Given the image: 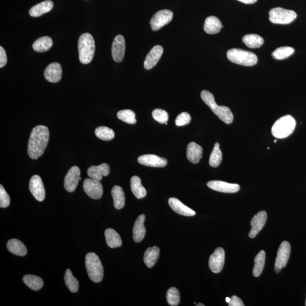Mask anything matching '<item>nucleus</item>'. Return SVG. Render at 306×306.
Segmentation results:
<instances>
[{
  "mask_svg": "<svg viewBox=\"0 0 306 306\" xmlns=\"http://www.w3.org/2000/svg\"><path fill=\"white\" fill-rule=\"evenodd\" d=\"M291 252V245L287 241L281 243L278 248L276 257L275 270L276 273L280 272L282 268L287 266Z\"/></svg>",
  "mask_w": 306,
  "mask_h": 306,
  "instance_id": "nucleus-8",
  "label": "nucleus"
},
{
  "mask_svg": "<svg viewBox=\"0 0 306 306\" xmlns=\"http://www.w3.org/2000/svg\"><path fill=\"white\" fill-rule=\"evenodd\" d=\"M267 219V214L265 211L258 213L252 219L251 222V230L249 233V237L251 238L256 237L259 232L263 228Z\"/></svg>",
  "mask_w": 306,
  "mask_h": 306,
  "instance_id": "nucleus-15",
  "label": "nucleus"
},
{
  "mask_svg": "<svg viewBox=\"0 0 306 306\" xmlns=\"http://www.w3.org/2000/svg\"><path fill=\"white\" fill-rule=\"evenodd\" d=\"M117 116L121 121L129 124H135L137 122L135 113L131 109L120 111L118 112Z\"/></svg>",
  "mask_w": 306,
  "mask_h": 306,
  "instance_id": "nucleus-39",
  "label": "nucleus"
},
{
  "mask_svg": "<svg viewBox=\"0 0 306 306\" xmlns=\"http://www.w3.org/2000/svg\"><path fill=\"white\" fill-rule=\"evenodd\" d=\"M11 204V199L2 185H0V207L5 208Z\"/></svg>",
  "mask_w": 306,
  "mask_h": 306,
  "instance_id": "nucleus-42",
  "label": "nucleus"
},
{
  "mask_svg": "<svg viewBox=\"0 0 306 306\" xmlns=\"http://www.w3.org/2000/svg\"><path fill=\"white\" fill-rule=\"evenodd\" d=\"M54 7V3L51 0L39 3L30 9L29 15L32 17H39L51 11Z\"/></svg>",
  "mask_w": 306,
  "mask_h": 306,
  "instance_id": "nucleus-23",
  "label": "nucleus"
},
{
  "mask_svg": "<svg viewBox=\"0 0 306 306\" xmlns=\"http://www.w3.org/2000/svg\"><path fill=\"white\" fill-rule=\"evenodd\" d=\"M229 306H244V303L237 296L233 295L231 298V301L229 303Z\"/></svg>",
  "mask_w": 306,
  "mask_h": 306,
  "instance_id": "nucleus-45",
  "label": "nucleus"
},
{
  "mask_svg": "<svg viewBox=\"0 0 306 306\" xmlns=\"http://www.w3.org/2000/svg\"><path fill=\"white\" fill-rule=\"evenodd\" d=\"M166 299L169 305L178 306L180 302V294L178 289L174 287L169 288L166 294Z\"/></svg>",
  "mask_w": 306,
  "mask_h": 306,
  "instance_id": "nucleus-40",
  "label": "nucleus"
},
{
  "mask_svg": "<svg viewBox=\"0 0 306 306\" xmlns=\"http://www.w3.org/2000/svg\"><path fill=\"white\" fill-rule=\"evenodd\" d=\"M203 149L200 145L194 142L189 143L187 146V157L192 164H198L202 158Z\"/></svg>",
  "mask_w": 306,
  "mask_h": 306,
  "instance_id": "nucleus-24",
  "label": "nucleus"
},
{
  "mask_svg": "<svg viewBox=\"0 0 306 306\" xmlns=\"http://www.w3.org/2000/svg\"><path fill=\"white\" fill-rule=\"evenodd\" d=\"M227 57L230 61L235 64L251 66L257 64L258 57L254 53L237 48L229 50Z\"/></svg>",
  "mask_w": 306,
  "mask_h": 306,
  "instance_id": "nucleus-6",
  "label": "nucleus"
},
{
  "mask_svg": "<svg viewBox=\"0 0 306 306\" xmlns=\"http://www.w3.org/2000/svg\"><path fill=\"white\" fill-rule=\"evenodd\" d=\"M222 160V153L219 149V143H215L214 150L211 153L210 158H209V165L213 168H217Z\"/></svg>",
  "mask_w": 306,
  "mask_h": 306,
  "instance_id": "nucleus-37",
  "label": "nucleus"
},
{
  "mask_svg": "<svg viewBox=\"0 0 306 306\" xmlns=\"http://www.w3.org/2000/svg\"><path fill=\"white\" fill-rule=\"evenodd\" d=\"M62 68L58 62H53L45 69V77L48 81L56 83L61 81L62 77Z\"/></svg>",
  "mask_w": 306,
  "mask_h": 306,
  "instance_id": "nucleus-18",
  "label": "nucleus"
},
{
  "mask_svg": "<svg viewBox=\"0 0 306 306\" xmlns=\"http://www.w3.org/2000/svg\"><path fill=\"white\" fill-rule=\"evenodd\" d=\"M131 187L133 194L138 199L144 198L147 194L145 188L141 184V179L138 176H134L131 178Z\"/></svg>",
  "mask_w": 306,
  "mask_h": 306,
  "instance_id": "nucleus-30",
  "label": "nucleus"
},
{
  "mask_svg": "<svg viewBox=\"0 0 306 306\" xmlns=\"http://www.w3.org/2000/svg\"><path fill=\"white\" fill-rule=\"evenodd\" d=\"M29 189L36 200L43 201L46 197V191L42 179L39 175L32 176L30 181Z\"/></svg>",
  "mask_w": 306,
  "mask_h": 306,
  "instance_id": "nucleus-13",
  "label": "nucleus"
},
{
  "mask_svg": "<svg viewBox=\"0 0 306 306\" xmlns=\"http://www.w3.org/2000/svg\"><path fill=\"white\" fill-rule=\"evenodd\" d=\"M160 250L157 246L149 247L145 252L144 260L148 268H152L157 261Z\"/></svg>",
  "mask_w": 306,
  "mask_h": 306,
  "instance_id": "nucleus-29",
  "label": "nucleus"
},
{
  "mask_svg": "<svg viewBox=\"0 0 306 306\" xmlns=\"http://www.w3.org/2000/svg\"><path fill=\"white\" fill-rule=\"evenodd\" d=\"M225 253L224 249L218 247L215 249L214 254L211 255L209 260V266L211 270L214 274H218L224 267Z\"/></svg>",
  "mask_w": 306,
  "mask_h": 306,
  "instance_id": "nucleus-12",
  "label": "nucleus"
},
{
  "mask_svg": "<svg viewBox=\"0 0 306 306\" xmlns=\"http://www.w3.org/2000/svg\"><path fill=\"white\" fill-rule=\"evenodd\" d=\"M173 18V13L169 10H162L153 16L150 23L153 31H158L168 23Z\"/></svg>",
  "mask_w": 306,
  "mask_h": 306,
  "instance_id": "nucleus-9",
  "label": "nucleus"
},
{
  "mask_svg": "<svg viewBox=\"0 0 306 306\" xmlns=\"http://www.w3.org/2000/svg\"><path fill=\"white\" fill-rule=\"evenodd\" d=\"M111 195L114 199L115 208L121 209L124 208L125 204V198L122 188L119 185L114 186L112 189Z\"/></svg>",
  "mask_w": 306,
  "mask_h": 306,
  "instance_id": "nucleus-28",
  "label": "nucleus"
},
{
  "mask_svg": "<svg viewBox=\"0 0 306 306\" xmlns=\"http://www.w3.org/2000/svg\"><path fill=\"white\" fill-rule=\"evenodd\" d=\"M83 187L86 194L92 199H101L104 194V189L101 182L95 179H86Z\"/></svg>",
  "mask_w": 306,
  "mask_h": 306,
  "instance_id": "nucleus-10",
  "label": "nucleus"
},
{
  "mask_svg": "<svg viewBox=\"0 0 306 306\" xmlns=\"http://www.w3.org/2000/svg\"><path fill=\"white\" fill-rule=\"evenodd\" d=\"M269 20L275 24L287 25L293 22L297 18V14L291 10L275 8L269 13Z\"/></svg>",
  "mask_w": 306,
  "mask_h": 306,
  "instance_id": "nucleus-7",
  "label": "nucleus"
},
{
  "mask_svg": "<svg viewBox=\"0 0 306 306\" xmlns=\"http://www.w3.org/2000/svg\"><path fill=\"white\" fill-rule=\"evenodd\" d=\"M85 265L89 277L95 283L102 280L104 275V267L101 260L95 253H89L86 256Z\"/></svg>",
  "mask_w": 306,
  "mask_h": 306,
  "instance_id": "nucleus-5",
  "label": "nucleus"
},
{
  "mask_svg": "<svg viewBox=\"0 0 306 306\" xmlns=\"http://www.w3.org/2000/svg\"><path fill=\"white\" fill-rule=\"evenodd\" d=\"M165 124L166 125H168V122H165Z\"/></svg>",
  "mask_w": 306,
  "mask_h": 306,
  "instance_id": "nucleus-49",
  "label": "nucleus"
},
{
  "mask_svg": "<svg viewBox=\"0 0 306 306\" xmlns=\"http://www.w3.org/2000/svg\"><path fill=\"white\" fill-rule=\"evenodd\" d=\"M201 97L205 104L209 106L212 111L226 124H231L234 120V116L230 109L226 106H219L216 104L214 95L208 91H203Z\"/></svg>",
  "mask_w": 306,
  "mask_h": 306,
  "instance_id": "nucleus-2",
  "label": "nucleus"
},
{
  "mask_svg": "<svg viewBox=\"0 0 306 306\" xmlns=\"http://www.w3.org/2000/svg\"><path fill=\"white\" fill-rule=\"evenodd\" d=\"M196 306H204V305L202 304H199L198 305H196Z\"/></svg>",
  "mask_w": 306,
  "mask_h": 306,
  "instance_id": "nucleus-48",
  "label": "nucleus"
},
{
  "mask_svg": "<svg viewBox=\"0 0 306 306\" xmlns=\"http://www.w3.org/2000/svg\"><path fill=\"white\" fill-rule=\"evenodd\" d=\"M163 52H164V48L161 46H154L146 56L144 62L145 68L150 70L154 67L160 60Z\"/></svg>",
  "mask_w": 306,
  "mask_h": 306,
  "instance_id": "nucleus-19",
  "label": "nucleus"
},
{
  "mask_svg": "<svg viewBox=\"0 0 306 306\" xmlns=\"http://www.w3.org/2000/svg\"><path fill=\"white\" fill-rule=\"evenodd\" d=\"M294 52V49L291 46H281L273 52L272 56L276 60H284L293 54Z\"/></svg>",
  "mask_w": 306,
  "mask_h": 306,
  "instance_id": "nucleus-38",
  "label": "nucleus"
},
{
  "mask_svg": "<svg viewBox=\"0 0 306 306\" xmlns=\"http://www.w3.org/2000/svg\"><path fill=\"white\" fill-rule=\"evenodd\" d=\"M231 301V298H230L229 297L226 298V302H228V304Z\"/></svg>",
  "mask_w": 306,
  "mask_h": 306,
  "instance_id": "nucleus-47",
  "label": "nucleus"
},
{
  "mask_svg": "<svg viewBox=\"0 0 306 306\" xmlns=\"http://www.w3.org/2000/svg\"><path fill=\"white\" fill-rule=\"evenodd\" d=\"M138 162L141 165L153 168H164L168 164L166 158L154 154H146L139 157Z\"/></svg>",
  "mask_w": 306,
  "mask_h": 306,
  "instance_id": "nucleus-17",
  "label": "nucleus"
},
{
  "mask_svg": "<svg viewBox=\"0 0 306 306\" xmlns=\"http://www.w3.org/2000/svg\"><path fill=\"white\" fill-rule=\"evenodd\" d=\"M49 139L48 128L45 125L36 126L31 131L28 144L30 158L37 159L43 154Z\"/></svg>",
  "mask_w": 306,
  "mask_h": 306,
  "instance_id": "nucleus-1",
  "label": "nucleus"
},
{
  "mask_svg": "<svg viewBox=\"0 0 306 306\" xmlns=\"http://www.w3.org/2000/svg\"><path fill=\"white\" fill-rule=\"evenodd\" d=\"M7 248L12 254L19 257H24L28 253L25 245L16 239H12L8 241Z\"/></svg>",
  "mask_w": 306,
  "mask_h": 306,
  "instance_id": "nucleus-26",
  "label": "nucleus"
},
{
  "mask_svg": "<svg viewBox=\"0 0 306 306\" xmlns=\"http://www.w3.org/2000/svg\"><path fill=\"white\" fill-rule=\"evenodd\" d=\"M23 281L26 286L32 291H37L43 287L44 282L43 279L35 275H27L23 277Z\"/></svg>",
  "mask_w": 306,
  "mask_h": 306,
  "instance_id": "nucleus-32",
  "label": "nucleus"
},
{
  "mask_svg": "<svg viewBox=\"0 0 306 306\" xmlns=\"http://www.w3.org/2000/svg\"><path fill=\"white\" fill-rule=\"evenodd\" d=\"M64 280L66 286L69 289L70 291L76 292L78 291L79 282L77 279L73 275L71 271L69 269H68L65 272Z\"/></svg>",
  "mask_w": 306,
  "mask_h": 306,
  "instance_id": "nucleus-36",
  "label": "nucleus"
},
{
  "mask_svg": "<svg viewBox=\"0 0 306 306\" xmlns=\"http://www.w3.org/2000/svg\"><path fill=\"white\" fill-rule=\"evenodd\" d=\"M79 59L83 64L91 63L94 58L95 45L94 38L89 33L81 35L78 40Z\"/></svg>",
  "mask_w": 306,
  "mask_h": 306,
  "instance_id": "nucleus-3",
  "label": "nucleus"
},
{
  "mask_svg": "<svg viewBox=\"0 0 306 306\" xmlns=\"http://www.w3.org/2000/svg\"><path fill=\"white\" fill-rule=\"evenodd\" d=\"M81 171L77 166H75L69 169L64 179V187L69 192H73L77 187L80 177Z\"/></svg>",
  "mask_w": 306,
  "mask_h": 306,
  "instance_id": "nucleus-11",
  "label": "nucleus"
},
{
  "mask_svg": "<svg viewBox=\"0 0 306 306\" xmlns=\"http://www.w3.org/2000/svg\"><path fill=\"white\" fill-rule=\"evenodd\" d=\"M95 134L98 138L104 141H110L115 138V133L107 126H101L96 128Z\"/></svg>",
  "mask_w": 306,
  "mask_h": 306,
  "instance_id": "nucleus-35",
  "label": "nucleus"
},
{
  "mask_svg": "<svg viewBox=\"0 0 306 306\" xmlns=\"http://www.w3.org/2000/svg\"><path fill=\"white\" fill-rule=\"evenodd\" d=\"M152 116L155 121L161 124H165L168 120V113L162 109H155L152 112Z\"/></svg>",
  "mask_w": 306,
  "mask_h": 306,
  "instance_id": "nucleus-41",
  "label": "nucleus"
},
{
  "mask_svg": "<svg viewBox=\"0 0 306 306\" xmlns=\"http://www.w3.org/2000/svg\"><path fill=\"white\" fill-rule=\"evenodd\" d=\"M125 51V42L124 36H116L112 46V56L116 62H121L124 59Z\"/></svg>",
  "mask_w": 306,
  "mask_h": 306,
  "instance_id": "nucleus-14",
  "label": "nucleus"
},
{
  "mask_svg": "<svg viewBox=\"0 0 306 306\" xmlns=\"http://www.w3.org/2000/svg\"><path fill=\"white\" fill-rule=\"evenodd\" d=\"M243 42L251 48H259L263 45L264 39L257 34H247L243 38Z\"/></svg>",
  "mask_w": 306,
  "mask_h": 306,
  "instance_id": "nucleus-33",
  "label": "nucleus"
},
{
  "mask_svg": "<svg viewBox=\"0 0 306 306\" xmlns=\"http://www.w3.org/2000/svg\"><path fill=\"white\" fill-rule=\"evenodd\" d=\"M274 142H277V140H275Z\"/></svg>",
  "mask_w": 306,
  "mask_h": 306,
  "instance_id": "nucleus-50",
  "label": "nucleus"
},
{
  "mask_svg": "<svg viewBox=\"0 0 306 306\" xmlns=\"http://www.w3.org/2000/svg\"><path fill=\"white\" fill-rule=\"evenodd\" d=\"M105 238L109 247L117 248L122 245L121 236L114 229L109 228L106 230Z\"/></svg>",
  "mask_w": 306,
  "mask_h": 306,
  "instance_id": "nucleus-27",
  "label": "nucleus"
},
{
  "mask_svg": "<svg viewBox=\"0 0 306 306\" xmlns=\"http://www.w3.org/2000/svg\"><path fill=\"white\" fill-rule=\"evenodd\" d=\"M53 46L52 39L49 36H43L39 38L32 45L33 49L37 52L48 51Z\"/></svg>",
  "mask_w": 306,
  "mask_h": 306,
  "instance_id": "nucleus-31",
  "label": "nucleus"
},
{
  "mask_svg": "<svg viewBox=\"0 0 306 306\" xmlns=\"http://www.w3.org/2000/svg\"><path fill=\"white\" fill-rule=\"evenodd\" d=\"M295 126L296 122L292 116H284L277 120L272 126V135L277 138H287L293 133Z\"/></svg>",
  "mask_w": 306,
  "mask_h": 306,
  "instance_id": "nucleus-4",
  "label": "nucleus"
},
{
  "mask_svg": "<svg viewBox=\"0 0 306 306\" xmlns=\"http://www.w3.org/2000/svg\"><path fill=\"white\" fill-rule=\"evenodd\" d=\"M238 1L245 3L246 4H252L257 2L258 0H238Z\"/></svg>",
  "mask_w": 306,
  "mask_h": 306,
  "instance_id": "nucleus-46",
  "label": "nucleus"
},
{
  "mask_svg": "<svg viewBox=\"0 0 306 306\" xmlns=\"http://www.w3.org/2000/svg\"><path fill=\"white\" fill-rule=\"evenodd\" d=\"M145 215L141 214L136 219L135 222L134 227L133 229V237L134 241L138 243L141 242L145 238L146 234V229L144 226Z\"/></svg>",
  "mask_w": 306,
  "mask_h": 306,
  "instance_id": "nucleus-22",
  "label": "nucleus"
},
{
  "mask_svg": "<svg viewBox=\"0 0 306 306\" xmlns=\"http://www.w3.org/2000/svg\"><path fill=\"white\" fill-rule=\"evenodd\" d=\"M110 172V167L107 164H102L99 166H92L88 169L90 178L101 181L103 176H107Z\"/></svg>",
  "mask_w": 306,
  "mask_h": 306,
  "instance_id": "nucleus-20",
  "label": "nucleus"
},
{
  "mask_svg": "<svg viewBox=\"0 0 306 306\" xmlns=\"http://www.w3.org/2000/svg\"><path fill=\"white\" fill-rule=\"evenodd\" d=\"M207 186L213 190L227 194H233L240 190V186L238 184H229L219 181L209 182Z\"/></svg>",
  "mask_w": 306,
  "mask_h": 306,
  "instance_id": "nucleus-16",
  "label": "nucleus"
},
{
  "mask_svg": "<svg viewBox=\"0 0 306 306\" xmlns=\"http://www.w3.org/2000/svg\"><path fill=\"white\" fill-rule=\"evenodd\" d=\"M168 204L172 210L176 214L187 216V217H192L196 214V212L191 209L187 207L178 199L172 198L168 199Z\"/></svg>",
  "mask_w": 306,
  "mask_h": 306,
  "instance_id": "nucleus-21",
  "label": "nucleus"
},
{
  "mask_svg": "<svg viewBox=\"0 0 306 306\" xmlns=\"http://www.w3.org/2000/svg\"><path fill=\"white\" fill-rule=\"evenodd\" d=\"M265 261V253L263 250L259 252L255 258V265L253 269V275L257 277L263 271Z\"/></svg>",
  "mask_w": 306,
  "mask_h": 306,
  "instance_id": "nucleus-34",
  "label": "nucleus"
},
{
  "mask_svg": "<svg viewBox=\"0 0 306 306\" xmlns=\"http://www.w3.org/2000/svg\"><path fill=\"white\" fill-rule=\"evenodd\" d=\"M223 27L222 23L215 16H209L205 19L204 30L209 34H217Z\"/></svg>",
  "mask_w": 306,
  "mask_h": 306,
  "instance_id": "nucleus-25",
  "label": "nucleus"
},
{
  "mask_svg": "<svg viewBox=\"0 0 306 306\" xmlns=\"http://www.w3.org/2000/svg\"><path fill=\"white\" fill-rule=\"evenodd\" d=\"M7 56L2 46H0V68L4 67L7 63Z\"/></svg>",
  "mask_w": 306,
  "mask_h": 306,
  "instance_id": "nucleus-44",
  "label": "nucleus"
},
{
  "mask_svg": "<svg viewBox=\"0 0 306 306\" xmlns=\"http://www.w3.org/2000/svg\"><path fill=\"white\" fill-rule=\"evenodd\" d=\"M305 305L306 306V304H305Z\"/></svg>",
  "mask_w": 306,
  "mask_h": 306,
  "instance_id": "nucleus-51",
  "label": "nucleus"
},
{
  "mask_svg": "<svg viewBox=\"0 0 306 306\" xmlns=\"http://www.w3.org/2000/svg\"><path fill=\"white\" fill-rule=\"evenodd\" d=\"M191 121V116L188 112H184L179 114L175 120V124L178 126H184L189 124Z\"/></svg>",
  "mask_w": 306,
  "mask_h": 306,
  "instance_id": "nucleus-43",
  "label": "nucleus"
}]
</instances>
